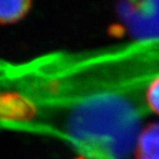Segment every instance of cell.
<instances>
[{
    "mask_svg": "<svg viewBox=\"0 0 159 159\" xmlns=\"http://www.w3.org/2000/svg\"><path fill=\"white\" fill-rule=\"evenodd\" d=\"M139 118L115 98L93 100L72 113L67 130L85 159H125L134 146Z\"/></svg>",
    "mask_w": 159,
    "mask_h": 159,
    "instance_id": "obj_1",
    "label": "cell"
},
{
    "mask_svg": "<svg viewBox=\"0 0 159 159\" xmlns=\"http://www.w3.org/2000/svg\"><path fill=\"white\" fill-rule=\"evenodd\" d=\"M146 102L148 107L159 115V76L149 83L146 90Z\"/></svg>",
    "mask_w": 159,
    "mask_h": 159,
    "instance_id": "obj_5",
    "label": "cell"
},
{
    "mask_svg": "<svg viewBox=\"0 0 159 159\" xmlns=\"http://www.w3.org/2000/svg\"><path fill=\"white\" fill-rule=\"evenodd\" d=\"M136 159H159V122L147 124L137 139Z\"/></svg>",
    "mask_w": 159,
    "mask_h": 159,
    "instance_id": "obj_2",
    "label": "cell"
},
{
    "mask_svg": "<svg viewBox=\"0 0 159 159\" xmlns=\"http://www.w3.org/2000/svg\"><path fill=\"white\" fill-rule=\"evenodd\" d=\"M32 2L33 0H0V24L20 22L31 9Z\"/></svg>",
    "mask_w": 159,
    "mask_h": 159,
    "instance_id": "obj_3",
    "label": "cell"
},
{
    "mask_svg": "<svg viewBox=\"0 0 159 159\" xmlns=\"http://www.w3.org/2000/svg\"><path fill=\"white\" fill-rule=\"evenodd\" d=\"M31 106L24 102L21 97L16 94L0 96V118L22 119L30 117Z\"/></svg>",
    "mask_w": 159,
    "mask_h": 159,
    "instance_id": "obj_4",
    "label": "cell"
}]
</instances>
